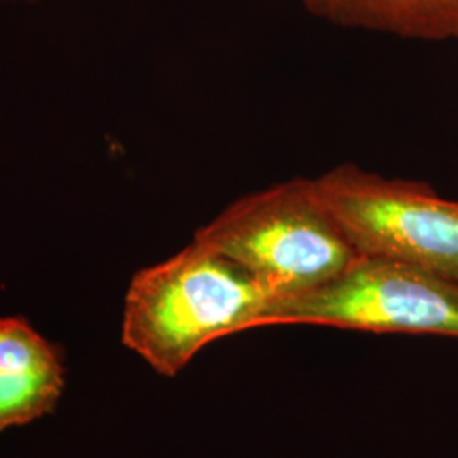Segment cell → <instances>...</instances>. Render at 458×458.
Segmentation results:
<instances>
[{
  "instance_id": "7a4b0ae2",
  "label": "cell",
  "mask_w": 458,
  "mask_h": 458,
  "mask_svg": "<svg viewBox=\"0 0 458 458\" xmlns=\"http://www.w3.org/2000/svg\"><path fill=\"white\" fill-rule=\"evenodd\" d=\"M194 240L245 268L272 301L318 289L359 259L306 177L236 199Z\"/></svg>"
},
{
  "instance_id": "277c9868",
  "label": "cell",
  "mask_w": 458,
  "mask_h": 458,
  "mask_svg": "<svg viewBox=\"0 0 458 458\" xmlns=\"http://www.w3.org/2000/svg\"><path fill=\"white\" fill-rule=\"evenodd\" d=\"M314 325L458 340V282L359 255L340 277L268 302L255 327Z\"/></svg>"
},
{
  "instance_id": "3957f363",
  "label": "cell",
  "mask_w": 458,
  "mask_h": 458,
  "mask_svg": "<svg viewBox=\"0 0 458 458\" xmlns=\"http://www.w3.org/2000/svg\"><path fill=\"white\" fill-rule=\"evenodd\" d=\"M312 182L359 255L458 282V200L426 182L389 179L357 164L333 166Z\"/></svg>"
},
{
  "instance_id": "6da1fadb",
  "label": "cell",
  "mask_w": 458,
  "mask_h": 458,
  "mask_svg": "<svg viewBox=\"0 0 458 458\" xmlns=\"http://www.w3.org/2000/svg\"><path fill=\"white\" fill-rule=\"evenodd\" d=\"M270 301L245 268L192 240L132 277L121 338L160 376H177L206 344L253 329Z\"/></svg>"
},
{
  "instance_id": "5b68a950",
  "label": "cell",
  "mask_w": 458,
  "mask_h": 458,
  "mask_svg": "<svg viewBox=\"0 0 458 458\" xmlns=\"http://www.w3.org/2000/svg\"><path fill=\"white\" fill-rule=\"evenodd\" d=\"M64 389L62 350L30 321L0 316V433L53 412Z\"/></svg>"
},
{
  "instance_id": "8992f818",
  "label": "cell",
  "mask_w": 458,
  "mask_h": 458,
  "mask_svg": "<svg viewBox=\"0 0 458 458\" xmlns=\"http://www.w3.org/2000/svg\"><path fill=\"white\" fill-rule=\"evenodd\" d=\"M340 28L428 43H458V0H299Z\"/></svg>"
}]
</instances>
